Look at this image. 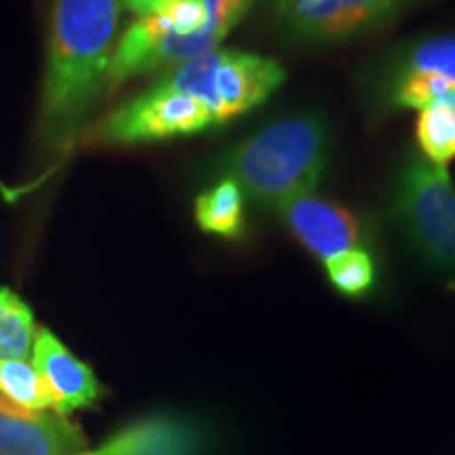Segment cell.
<instances>
[{"mask_svg": "<svg viewBox=\"0 0 455 455\" xmlns=\"http://www.w3.org/2000/svg\"><path fill=\"white\" fill-rule=\"evenodd\" d=\"M123 0H51L38 141L66 155L108 87Z\"/></svg>", "mask_w": 455, "mask_h": 455, "instance_id": "obj_1", "label": "cell"}, {"mask_svg": "<svg viewBox=\"0 0 455 455\" xmlns=\"http://www.w3.org/2000/svg\"><path fill=\"white\" fill-rule=\"evenodd\" d=\"M327 129L310 114L284 116L238 144L226 161L228 178L261 207L278 209L312 195L327 164Z\"/></svg>", "mask_w": 455, "mask_h": 455, "instance_id": "obj_2", "label": "cell"}, {"mask_svg": "<svg viewBox=\"0 0 455 455\" xmlns=\"http://www.w3.org/2000/svg\"><path fill=\"white\" fill-rule=\"evenodd\" d=\"M284 76V68L270 57L215 49L161 74L155 87L198 100L221 124L264 104Z\"/></svg>", "mask_w": 455, "mask_h": 455, "instance_id": "obj_3", "label": "cell"}, {"mask_svg": "<svg viewBox=\"0 0 455 455\" xmlns=\"http://www.w3.org/2000/svg\"><path fill=\"white\" fill-rule=\"evenodd\" d=\"M392 209L430 268L455 278V186L447 169L409 158L396 175Z\"/></svg>", "mask_w": 455, "mask_h": 455, "instance_id": "obj_4", "label": "cell"}, {"mask_svg": "<svg viewBox=\"0 0 455 455\" xmlns=\"http://www.w3.org/2000/svg\"><path fill=\"white\" fill-rule=\"evenodd\" d=\"M215 127L212 112L190 95L152 84L146 93L106 114L87 131V141L104 146L150 144Z\"/></svg>", "mask_w": 455, "mask_h": 455, "instance_id": "obj_5", "label": "cell"}, {"mask_svg": "<svg viewBox=\"0 0 455 455\" xmlns=\"http://www.w3.org/2000/svg\"><path fill=\"white\" fill-rule=\"evenodd\" d=\"M419 0H278L289 30L306 41H339L390 21Z\"/></svg>", "mask_w": 455, "mask_h": 455, "instance_id": "obj_6", "label": "cell"}, {"mask_svg": "<svg viewBox=\"0 0 455 455\" xmlns=\"http://www.w3.org/2000/svg\"><path fill=\"white\" fill-rule=\"evenodd\" d=\"M276 212L289 232L323 264L361 243V224L350 209L338 203L304 195L281 204Z\"/></svg>", "mask_w": 455, "mask_h": 455, "instance_id": "obj_7", "label": "cell"}, {"mask_svg": "<svg viewBox=\"0 0 455 455\" xmlns=\"http://www.w3.org/2000/svg\"><path fill=\"white\" fill-rule=\"evenodd\" d=\"M32 365L38 369L53 398V411L68 415L81 411L100 401L101 384L87 363L74 356L55 333L38 329L32 348Z\"/></svg>", "mask_w": 455, "mask_h": 455, "instance_id": "obj_8", "label": "cell"}, {"mask_svg": "<svg viewBox=\"0 0 455 455\" xmlns=\"http://www.w3.org/2000/svg\"><path fill=\"white\" fill-rule=\"evenodd\" d=\"M84 435L55 411L30 413L0 401V455H83Z\"/></svg>", "mask_w": 455, "mask_h": 455, "instance_id": "obj_9", "label": "cell"}, {"mask_svg": "<svg viewBox=\"0 0 455 455\" xmlns=\"http://www.w3.org/2000/svg\"><path fill=\"white\" fill-rule=\"evenodd\" d=\"M186 432L167 418L141 419L83 455H184Z\"/></svg>", "mask_w": 455, "mask_h": 455, "instance_id": "obj_10", "label": "cell"}, {"mask_svg": "<svg viewBox=\"0 0 455 455\" xmlns=\"http://www.w3.org/2000/svg\"><path fill=\"white\" fill-rule=\"evenodd\" d=\"M244 195L235 180L224 178L196 198V224L207 235L238 238L244 228Z\"/></svg>", "mask_w": 455, "mask_h": 455, "instance_id": "obj_11", "label": "cell"}, {"mask_svg": "<svg viewBox=\"0 0 455 455\" xmlns=\"http://www.w3.org/2000/svg\"><path fill=\"white\" fill-rule=\"evenodd\" d=\"M419 150L426 161L439 169H447L455 158V91L432 101L418 116Z\"/></svg>", "mask_w": 455, "mask_h": 455, "instance_id": "obj_12", "label": "cell"}, {"mask_svg": "<svg viewBox=\"0 0 455 455\" xmlns=\"http://www.w3.org/2000/svg\"><path fill=\"white\" fill-rule=\"evenodd\" d=\"M0 401L30 413L53 409L47 384L28 358H0Z\"/></svg>", "mask_w": 455, "mask_h": 455, "instance_id": "obj_13", "label": "cell"}, {"mask_svg": "<svg viewBox=\"0 0 455 455\" xmlns=\"http://www.w3.org/2000/svg\"><path fill=\"white\" fill-rule=\"evenodd\" d=\"M36 325L30 306L7 287H0V358H30Z\"/></svg>", "mask_w": 455, "mask_h": 455, "instance_id": "obj_14", "label": "cell"}, {"mask_svg": "<svg viewBox=\"0 0 455 455\" xmlns=\"http://www.w3.org/2000/svg\"><path fill=\"white\" fill-rule=\"evenodd\" d=\"M396 70L432 72L455 84V34H432L409 44Z\"/></svg>", "mask_w": 455, "mask_h": 455, "instance_id": "obj_15", "label": "cell"}, {"mask_svg": "<svg viewBox=\"0 0 455 455\" xmlns=\"http://www.w3.org/2000/svg\"><path fill=\"white\" fill-rule=\"evenodd\" d=\"M325 270L333 287L348 298H358V295L367 293L375 283L371 255L358 247L325 261Z\"/></svg>", "mask_w": 455, "mask_h": 455, "instance_id": "obj_16", "label": "cell"}, {"mask_svg": "<svg viewBox=\"0 0 455 455\" xmlns=\"http://www.w3.org/2000/svg\"><path fill=\"white\" fill-rule=\"evenodd\" d=\"M167 3H171V0H123V7L138 17H144L155 13Z\"/></svg>", "mask_w": 455, "mask_h": 455, "instance_id": "obj_17", "label": "cell"}]
</instances>
